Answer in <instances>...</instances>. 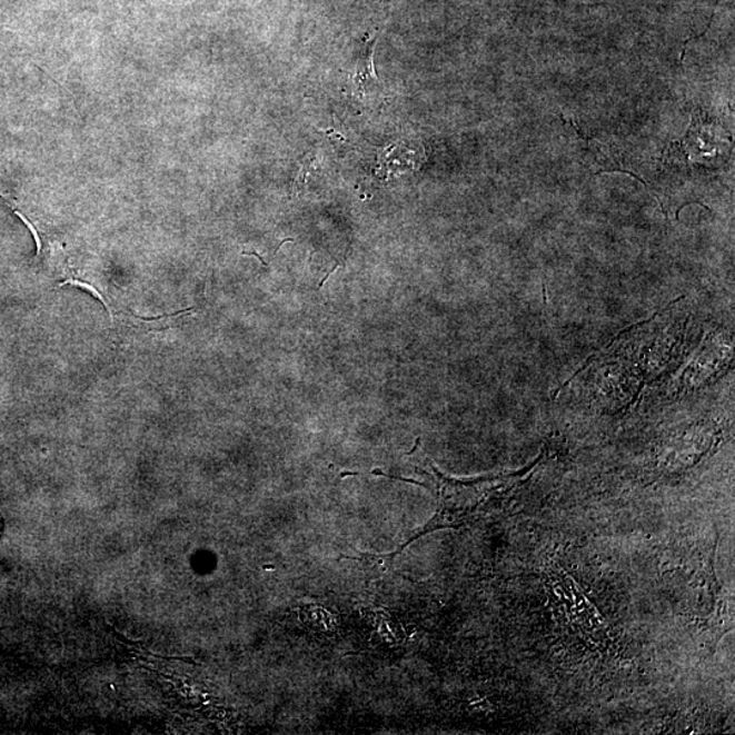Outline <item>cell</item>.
Listing matches in <instances>:
<instances>
[{
  "label": "cell",
  "instance_id": "obj_1",
  "mask_svg": "<svg viewBox=\"0 0 735 735\" xmlns=\"http://www.w3.org/2000/svg\"><path fill=\"white\" fill-rule=\"evenodd\" d=\"M539 459L540 457L526 470L508 476L481 479L466 485L446 483L443 488L441 511L436 522L445 526L460 525L470 519L503 511L532 481L534 474L538 471Z\"/></svg>",
  "mask_w": 735,
  "mask_h": 735
},
{
  "label": "cell",
  "instance_id": "obj_2",
  "mask_svg": "<svg viewBox=\"0 0 735 735\" xmlns=\"http://www.w3.org/2000/svg\"><path fill=\"white\" fill-rule=\"evenodd\" d=\"M66 285H75V287L87 289L88 291H90V294L96 296L97 299H99L102 304H105V307L107 308V311H108L109 316H111V318H112L111 309H109L108 304L105 300V297H102L99 294V290H97L95 287H92V285L85 284V282H81V281H77V279H69V281H64L62 285H60V287H66Z\"/></svg>",
  "mask_w": 735,
  "mask_h": 735
},
{
  "label": "cell",
  "instance_id": "obj_3",
  "mask_svg": "<svg viewBox=\"0 0 735 735\" xmlns=\"http://www.w3.org/2000/svg\"><path fill=\"white\" fill-rule=\"evenodd\" d=\"M314 160H315V158H314ZM314 160H312V158H306V160H304V167L301 168L299 179H297V181H296V187L300 185L301 188H302L304 185H306L307 173L309 171V168L312 167V161Z\"/></svg>",
  "mask_w": 735,
  "mask_h": 735
}]
</instances>
